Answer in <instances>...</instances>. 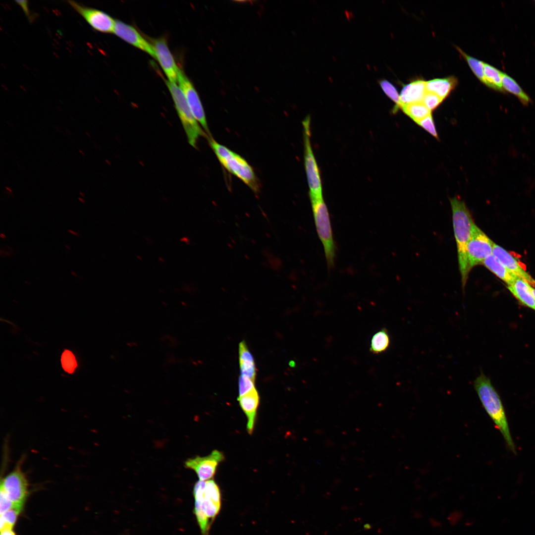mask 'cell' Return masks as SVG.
<instances>
[{"label":"cell","mask_w":535,"mask_h":535,"mask_svg":"<svg viewBox=\"0 0 535 535\" xmlns=\"http://www.w3.org/2000/svg\"><path fill=\"white\" fill-rule=\"evenodd\" d=\"M61 363L63 370L69 374L73 373L77 366L75 356L68 350H65L62 353Z\"/></svg>","instance_id":"83f0119b"},{"label":"cell","mask_w":535,"mask_h":535,"mask_svg":"<svg viewBox=\"0 0 535 535\" xmlns=\"http://www.w3.org/2000/svg\"><path fill=\"white\" fill-rule=\"evenodd\" d=\"M5 189L9 193H12L13 192L12 190L9 187L6 186L5 187Z\"/></svg>","instance_id":"74e56055"},{"label":"cell","mask_w":535,"mask_h":535,"mask_svg":"<svg viewBox=\"0 0 535 535\" xmlns=\"http://www.w3.org/2000/svg\"><path fill=\"white\" fill-rule=\"evenodd\" d=\"M239 362L255 363L253 356L244 341L239 344Z\"/></svg>","instance_id":"d6a6232c"},{"label":"cell","mask_w":535,"mask_h":535,"mask_svg":"<svg viewBox=\"0 0 535 535\" xmlns=\"http://www.w3.org/2000/svg\"><path fill=\"white\" fill-rule=\"evenodd\" d=\"M0 237L2 238H5V235L3 233H1L0 234Z\"/></svg>","instance_id":"b9f144b4"},{"label":"cell","mask_w":535,"mask_h":535,"mask_svg":"<svg viewBox=\"0 0 535 535\" xmlns=\"http://www.w3.org/2000/svg\"><path fill=\"white\" fill-rule=\"evenodd\" d=\"M483 73L484 84L496 91L503 93L505 92L502 84L503 72L488 63H484Z\"/></svg>","instance_id":"7402d4cb"},{"label":"cell","mask_w":535,"mask_h":535,"mask_svg":"<svg viewBox=\"0 0 535 535\" xmlns=\"http://www.w3.org/2000/svg\"><path fill=\"white\" fill-rule=\"evenodd\" d=\"M427 91L426 82L423 80H416L404 86L400 94V107L422 102Z\"/></svg>","instance_id":"e0dca14e"},{"label":"cell","mask_w":535,"mask_h":535,"mask_svg":"<svg viewBox=\"0 0 535 535\" xmlns=\"http://www.w3.org/2000/svg\"><path fill=\"white\" fill-rule=\"evenodd\" d=\"M113 33L156 58L154 47L132 25L116 20Z\"/></svg>","instance_id":"5bb4252c"},{"label":"cell","mask_w":535,"mask_h":535,"mask_svg":"<svg viewBox=\"0 0 535 535\" xmlns=\"http://www.w3.org/2000/svg\"><path fill=\"white\" fill-rule=\"evenodd\" d=\"M507 288L511 293L524 305L535 310V300L531 291V285L525 280L517 278Z\"/></svg>","instance_id":"ac0fdd59"},{"label":"cell","mask_w":535,"mask_h":535,"mask_svg":"<svg viewBox=\"0 0 535 535\" xmlns=\"http://www.w3.org/2000/svg\"><path fill=\"white\" fill-rule=\"evenodd\" d=\"M492 254L514 274L525 280L531 285H535V281L526 271L515 258L504 249L494 243Z\"/></svg>","instance_id":"9a60e30c"},{"label":"cell","mask_w":535,"mask_h":535,"mask_svg":"<svg viewBox=\"0 0 535 535\" xmlns=\"http://www.w3.org/2000/svg\"><path fill=\"white\" fill-rule=\"evenodd\" d=\"M224 459L222 452L214 450L207 456H197L187 459L184 462V466L194 471L199 480L208 481L213 478L218 465Z\"/></svg>","instance_id":"7c38bea8"},{"label":"cell","mask_w":535,"mask_h":535,"mask_svg":"<svg viewBox=\"0 0 535 535\" xmlns=\"http://www.w3.org/2000/svg\"><path fill=\"white\" fill-rule=\"evenodd\" d=\"M156 58L160 65L163 72L166 75L168 80L171 82L177 83L179 69L174 58L169 49L166 40L159 38L153 40Z\"/></svg>","instance_id":"4fadbf2b"},{"label":"cell","mask_w":535,"mask_h":535,"mask_svg":"<svg viewBox=\"0 0 535 535\" xmlns=\"http://www.w3.org/2000/svg\"><path fill=\"white\" fill-rule=\"evenodd\" d=\"M442 99L436 94L427 92L425 94L422 103L430 110L436 108L442 102Z\"/></svg>","instance_id":"f546056e"},{"label":"cell","mask_w":535,"mask_h":535,"mask_svg":"<svg viewBox=\"0 0 535 535\" xmlns=\"http://www.w3.org/2000/svg\"><path fill=\"white\" fill-rule=\"evenodd\" d=\"M79 194H80V195H81V196H82L83 197H85V195H84V193H83V192H79Z\"/></svg>","instance_id":"7bdbcfd3"},{"label":"cell","mask_w":535,"mask_h":535,"mask_svg":"<svg viewBox=\"0 0 535 535\" xmlns=\"http://www.w3.org/2000/svg\"><path fill=\"white\" fill-rule=\"evenodd\" d=\"M531 291H532V294H533V296H534V299H535V288H534V287H532V286H531Z\"/></svg>","instance_id":"8d00e7d4"},{"label":"cell","mask_w":535,"mask_h":535,"mask_svg":"<svg viewBox=\"0 0 535 535\" xmlns=\"http://www.w3.org/2000/svg\"><path fill=\"white\" fill-rule=\"evenodd\" d=\"M171 94L175 107L186 134L188 143L197 147V143L201 136L208 137L201 126L194 117L184 95L176 83L165 81Z\"/></svg>","instance_id":"8992f818"},{"label":"cell","mask_w":535,"mask_h":535,"mask_svg":"<svg viewBox=\"0 0 535 535\" xmlns=\"http://www.w3.org/2000/svg\"><path fill=\"white\" fill-rule=\"evenodd\" d=\"M458 51L465 58L472 71L477 78L483 84L484 83L483 67L484 62L473 57L467 54L460 49L457 48Z\"/></svg>","instance_id":"d4e9b609"},{"label":"cell","mask_w":535,"mask_h":535,"mask_svg":"<svg viewBox=\"0 0 535 535\" xmlns=\"http://www.w3.org/2000/svg\"><path fill=\"white\" fill-rule=\"evenodd\" d=\"M450 203L452 209L453 231L457 246L462 286L464 290L470 273L467 260L466 247L477 225L463 201L455 197L450 199Z\"/></svg>","instance_id":"7a4b0ae2"},{"label":"cell","mask_w":535,"mask_h":535,"mask_svg":"<svg viewBox=\"0 0 535 535\" xmlns=\"http://www.w3.org/2000/svg\"><path fill=\"white\" fill-rule=\"evenodd\" d=\"M237 400L247 418V430L249 434H252L254 428L260 401L258 391L255 388L249 393L238 397Z\"/></svg>","instance_id":"2e32d148"},{"label":"cell","mask_w":535,"mask_h":535,"mask_svg":"<svg viewBox=\"0 0 535 535\" xmlns=\"http://www.w3.org/2000/svg\"><path fill=\"white\" fill-rule=\"evenodd\" d=\"M194 512L202 535H209L221 507L220 488L213 480L197 482L193 487Z\"/></svg>","instance_id":"3957f363"},{"label":"cell","mask_w":535,"mask_h":535,"mask_svg":"<svg viewBox=\"0 0 535 535\" xmlns=\"http://www.w3.org/2000/svg\"><path fill=\"white\" fill-rule=\"evenodd\" d=\"M7 124H8L10 126H13L12 124H11L10 123H9V122H7Z\"/></svg>","instance_id":"bcb514c9"},{"label":"cell","mask_w":535,"mask_h":535,"mask_svg":"<svg viewBox=\"0 0 535 535\" xmlns=\"http://www.w3.org/2000/svg\"><path fill=\"white\" fill-rule=\"evenodd\" d=\"M254 380L250 378L241 375L239 377V397L242 396L255 388Z\"/></svg>","instance_id":"f1b7e54d"},{"label":"cell","mask_w":535,"mask_h":535,"mask_svg":"<svg viewBox=\"0 0 535 535\" xmlns=\"http://www.w3.org/2000/svg\"><path fill=\"white\" fill-rule=\"evenodd\" d=\"M177 82L194 117L206 132L208 137H211L205 113L199 96L191 82L181 69L179 70Z\"/></svg>","instance_id":"8fae6325"},{"label":"cell","mask_w":535,"mask_h":535,"mask_svg":"<svg viewBox=\"0 0 535 535\" xmlns=\"http://www.w3.org/2000/svg\"><path fill=\"white\" fill-rule=\"evenodd\" d=\"M310 200L317 231L323 245L328 268L330 269L334 266L335 245L328 209L323 197Z\"/></svg>","instance_id":"5b68a950"},{"label":"cell","mask_w":535,"mask_h":535,"mask_svg":"<svg viewBox=\"0 0 535 535\" xmlns=\"http://www.w3.org/2000/svg\"><path fill=\"white\" fill-rule=\"evenodd\" d=\"M241 375L247 376L255 381L256 369L255 363L239 362Z\"/></svg>","instance_id":"1f68e13d"},{"label":"cell","mask_w":535,"mask_h":535,"mask_svg":"<svg viewBox=\"0 0 535 535\" xmlns=\"http://www.w3.org/2000/svg\"><path fill=\"white\" fill-rule=\"evenodd\" d=\"M474 386L483 408L501 433L508 448L516 454V448L504 406L490 379L481 373L474 380Z\"/></svg>","instance_id":"6da1fadb"},{"label":"cell","mask_w":535,"mask_h":535,"mask_svg":"<svg viewBox=\"0 0 535 535\" xmlns=\"http://www.w3.org/2000/svg\"><path fill=\"white\" fill-rule=\"evenodd\" d=\"M456 84V79L450 77L427 81L426 86L427 92L433 93L443 100L449 94Z\"/></svg>","instance_id":"ffe728a7"},{"label":"cell","mask_w":535,"mask_h":535,"mask_svg":"<svg viewBox=\"0 0 535 535\" xmlns=\"http://www.w3.org/2000/svg\"><path fill=\"white\" fill-rule=\"evenodd\" d=\"M78 199L81 202L83 203H85V201L83 199V198L78 197Z\"/></svg>","instance_id":"f35d334b"},{"label":"cell","mask_w":535,"mask_h":535,"mask_svg":"<svg viewBox=\"0 0 535 535\" xmlns=\"http://www.w3.org/2000/svg\"><path fill=\"white\" fill-rule=\"evenodd\" d=\"M207 139L221 165L253 191L257 192L259 189V183L253 168L248 162L239 155L219 144L212 136Z\"/></svg>","instance_id":"277c9868"},{"label":"cell","mask_w":535,"mask_h":535,"mask_svg":"<svg viewBox=\"0 0 535 535\" xmlns=\"http://www.w3.org/2000/svg\"><path fill=\"white\" fill-rule=\"evenodd\" d=\"M379 84L385 94L395 104V110L400 108V95L395 87L386 80H381Z\"/></svg>","instance_id":"4316f807"},{"label":"cell","mask_w":535,"mask_h":535,"mask_svg":"<svg viewBox=\"0 0 535 535\" xmlns=\"http://www.w3.org/2000/svg\"><path fill=\"white\" fill-rule=\"evenodd\" d=\"M67 2L94 30L105 33H113L115 20L107 13L73 0Z\"/></svg>","instance_id":"30bf717a"},{"label":"cell","mask_w":535,"mask_h":535,"mask_svg":"<svg viewBox=\"0 0 535 535\" xmlns=\"http://www.w3.org/2000/svg\"><path fill=\"white\" fill-rule=\"evenodd\" d=\"M494 243L477 226L467 245L466 255L469 270L482 264L484 260L492 254Z\"/></svg>","instance_id":"9c48e42d"},{"label":"cell","mask_w":535,"mask_h":535,"mask_svg":"<svg viewBox=\"0 0 535 535\" xmlns=\"http://www.w3.org/2000/svg\"><path fill=\"white\" fill-rule=\"evenodd\" d=\"M68 231L69 232H70V233H71V234H73V235H74L75 236H79V234H78L77 233H76V232H75V231H73L72 230L69 229V230H68Z\"/></svg>","instance_id":"d590c367"},{"label":"cell","mask_w":535,"mask_h":535,"mask_svg":"<svg viewBox=\"0 0 535 535\" xmlns=\"http://www.w3.org/2000/svg\"><path fill=\"white\" fill-rule=\"evenodd\" d=\"M502 84L505 91H507L517 97L524 106H528L532 102L531 98L524 92L516 80L504 72H503L502 76Z\"/></svg>","instance_id":"44dd1931"},{"label":"cell","mask_w":535,"mask_h":535,"mask_svg":"<svg viewBox=\"0 0 535 535\" xmlns=\"http://www.w3.org/2000/svg\"><path fill=\"white\" fill-rule=\"evenodd\" d=\"M401 108L415 122L431 114V111L422 102L406 105Z\"/></svg>","instance_id":"cb8c5ba5"},{"label":"cell","mask_w":535,"mask_h":535,"mask_svg":"<svg viewBox=\"0 0 535 535\" xmlns=\"http://www.w3.org/2000/svg\"><path fill=\"white\" fill-rule=\"evenodd\" d=\"M71 273H72V275H74V276H76V273H75V272H71Z\"/></svg>","instance_id":"f6af8a7d"},{"label":"cell","mask_w":535,"mask_h":535,"mask_svg":"<svg viewBox=\"0 0 535 535\" xmlns=\"http://www.w3.org/2000/svg\"><path fill=\"white\" fill-rule=\"evenodd\" d=\"M0 513L1 515L10 509L15 508L13 505V503L8 499V498L2 492L0 491Z\"/></svg>","instance_id":"836d02e7"},{"label":"cell","mask_w":535,"mask_h":535,"mask_svg":"<svg viewBox=\"0 0 535 535\" xmlns=\"http://www.w3.org/2000/svg\"><path fill=\"white\" fill-rule=\"evenodd\" d=\"M390 341L387 330L383 328L373 336L370 344V351L374 354L382 353L389 347Z\"/></svg>","instance_id":"603a6c76"},{"label":"cell","mask_w":535,"mask_h":535,"mask_svg":"<svg viewBox=\"0 0 535 535\" xmlns=\"http://www.w3.org/2000/svg\"><path fill=\"white\" fill-rule=\"evenodd\" d=\"M79 153H81V154H82V155L83 156H85V153H84V152H83V151H82V150H79Z\"/></svg>","instance_id":"ab89813d"},{"label":"cell","mask_w":535,"mask_h":535,"mask_svg":"<svg viewBox=\"0 0 535 535\" xmlns=\"http://www.w3.org/2000/svg\"><path fill=\"white\" fill-rule=\"evenodd\" d=\"M0 535H16L12 529H5L0 531Z\"/></svg>","instance_id":"e575fe53"},{"label":"cell","mask_w":535,"mask_h":535,"mask_svg":"<svg viewBox=\"0 0 535 535\" xmlns=\"http://www.w3.org/2000/svg\"><path fill=\"white\" fill-rule=\"evenodd\" d=\"M66 132H67V133L68 134H70H70H71V132H70V131L69 130H68V129H66Z\"/></svg>","instance_id":"ee69618b"},{"label":"cell","mask_w":535,"mask_h":535,"mask_svg":"<svg viewBox=\"0 0 535 535\" xmlns=\"http://www.w3.org/2000/svg\"><path fill=\"white\" fill-rule=\"evenodd\" d=\"M482 264L508 285L512 284L518 277L510 271L492 254L488 256Z\"/></svg>","instance_id":"d6986e66"},{"label":"cell","mask_w":535,"mask_h":535,"mask_svg":"<svg viewBox=\"0 0 535 535\" xmlns=\"http://www.w3.org/2000/svg\"><path fill=\"white\" fill-rule=\"evenodd\" d=\"M21 511L16 508H13L1 514L0 531L5 529H12Z\"/></svg>","instance_id":"484cf974"},{"label":"cell","mask_w":535,"mask_h":535,"mask_svg":"<svg viewBox=\"0 0 535 535\" xmlns=\"http://www.w3.org/2000/svg\"><path fill=\"white\" fill-rule=\"evenodd\" d=\"M23 460L20 459L13 470L1 479L0 486V491L20 510L29 494L28 480L22 468Z\"/></svg>","instance_id":"52a82bcc"},{"label":"cell","mask_w":535,"mask_h":535,"mask_svg":"<svg viewBox=\"0 0 535 535\" xmlns=\"http://www.w3.org/2000/svg\"><path fill=\"white\" fill-rule=\"evenodd\" d=\"M304 143V164L309 187L310 200L322 198L320 170L311 143V119L307 116L302 121Z\"/></svg>","instance_id":"ba28073f"},{"label":"cell","mask_w":535,"mask_h":535,"mask_svg":"<svg viewBox=\"0 0 535 535\" xmlns=\"http://www.w3.org/2000/svg\"><path fill=\"white\" fill-rule=\"evenodd\" d=\"M416 123L436 139L438 138L431 114H430Z\"/></svg>","instance_id":"4dcf8cb0"},{"label":"cell","mask_w":535,"mask_h":535,"mask_svg":"<svg viewBox=\"0 0 535 535\" xmlns=\"http://www.w3.org/2000/svg\"><path fill=\"white\" fill-rule=\"evenodd\" d=\"M85 134H86V135H87V136H88V137H89V138H91V135H90V133H89V132H87V131H86V132H85Z\"/></svg>","instance_id":"60d3db41"}]
</instances>
